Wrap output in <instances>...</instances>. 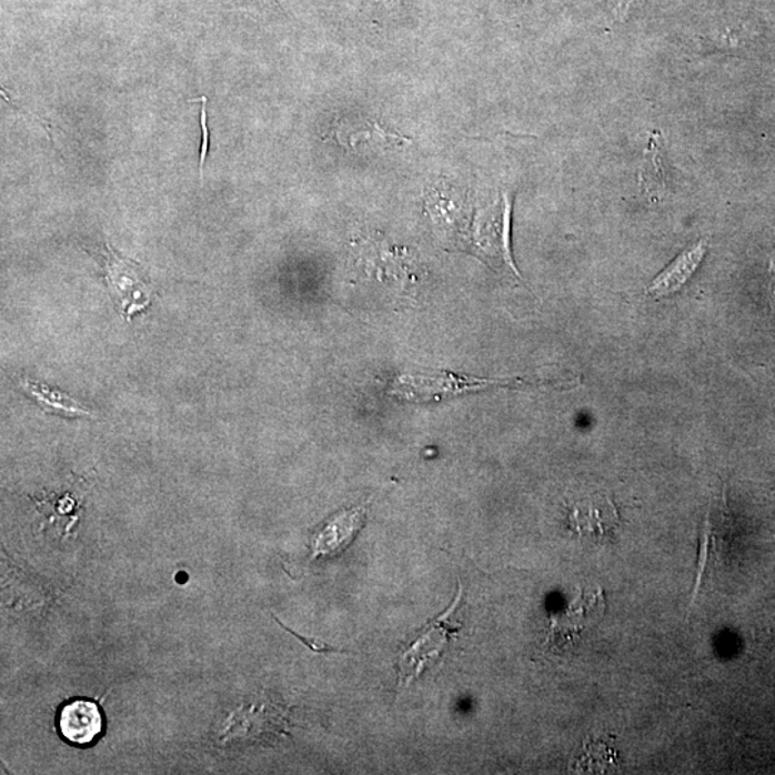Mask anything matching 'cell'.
<instances>
[{"label": "cell", "mask_w": 775, "mask_h": 775, "mask_svg": "<svg viewBox=\"0 0 775 775\" xmlns=\"http://www.w3.org/2000/svg\"><path fill=\"white\" fill-rule=\"evenodd\" d=\"M522 378H475L451 372H410L395 378L390 394L410 404H431L489 387L527 384Z\"/></svg>", "instance_id": "cell-1"}, {"label": "cell", "mask_w": 775, "mask_h": 775, "mask_svg": "<svg viewBox=\"0 0 775 775\" xmlns=\"http://www.w3.org/2000/svg\"><path fill=\"white\" fill-rule=\"evenodd\" d=\"M512 208V198L503 193L493 204L480 209L475 213L473 230H471L470 246L490 266L502 269L520 279L517 268L513 263L512 250H510Z\"/></svg>", "instance_id": "cell-2"}, {"label": "cell", "mask_w": 775, "mask_h": 775, "mask_svg": "<svg viewBox=\"0 0 775 775\" xmlns=\"http://www.w3.org/2000/svg\"><path fill=\"white\" fill-rule=\"evenodd\" d=\"M605 611L606 602L601 588L592 595L582 592L575 601L551 616L546 646L556 652L572 650L596 630Z\"/></svg>", "instance_id": "cell-3"}, {"label": "cell", "mask_w": 775, "mask_h": 775, "mask_svg": "<svg viewBox=\"0 0 775 775\" xmlns=\"http://www.w3.org/2000/svg\"><path fill=\"white\" fill-rule=\"evenodd\" d=\"M105 279L108 288L125 321L150 305L154 289L139 264L118 256L110 244L105 248Z\"/></svg>", "instance_id": "cell-4"}, {"label": "cell", "mask_w": 775, "mask_h": 775, "mask_svg": "<svg viewBox=\"0 0 775 775\" xmlns=\"http://www.w3.org/2000/svg\"><path fill=\"white\" fill-rule=\"evenodd\" d=\"M461 601V586L459 587L457 600L454 601L453 607L445 615L431 621L429 625L423 627V634L419 640L412 642L409 650L400 660V676L401 681L411 682L416 678L424 665L434 656L443 654L444 647L449 644L450 637L455 635L460 630L457 623L451 622V616L457 612Z\"/></svg>", "instance_id": "cell-5"}, {"label": "cell", "mask_w": 775, "mask_h": 775, "mask_svg": "<svg viewBox=\"0 0 775 775\" xmlns=\"http://www.w3.org/2000/svg\"><path fill=\"white\" fill-rule=\"evenodd\" d=\"M568 522L578 536L601 543L616 532L621 519L615 503L607 495L596 494L573 503Z\"/></svg>", "instance_id": "cell-6"}, {"label": "cell", "mask_w": 775, "mask_h": 775, "mask_svg": "<svg viewBox=\"0 0 775 775\" xmlns=\"http://www.w3.org/2000/svg\"><path fill=\"white\" fill-rule=\"evenodd\" d=\"M57 723L61 737L77 747L94 744L104 731L100 706L90 699L78 698L62 705Z\"/></svg>", "instance_id": "cell-7"}, {"label": "cell", "mask_w": 775, "mask_h": 775, "mask_svg": "<svg viewBox=\"0 0 775 775\" xmlns=\"http://www.w3.org/2000/svg\"><path fill=\"white\" fill-rule=\"evenodd\" d=\"M708 252V243L706 240H699L694 246L686 249L678 258L670 264L665 271H662L658 276L651 282L646 289V293L651 298L671 296L678 293L686 283L691 281L695 272L698 271L701 263Z\"/></svg>", "instance_id": "cell-8"}, {"label": "cell", "mask_w": 775, "mask_h": 775, "mask_svg": "<svg viewBox=\"0 0 775 775\" xmlns=\"http://www.w3.org/2000/svg\"><path fill=\"white\" fill-rule=\"evenodd\" d=\"M338 141L348 149L361 145H400L409 144L406 137L387 131L376 121H356L343 124L335 132Z\"/></svg>", "instance_id": "cell-9"}, {"label": "cell", "mask_w": 775, "mask_h": 775, "mask_svg": "<svg viewBox=\"0 0 775 775\" xmlns=\"http://www.w3.org/2000/svg\"><path fill=\"white\" fill-rule=\"evenodd\" d=\"M640 183L642 191L652 200L664 199L668 191V175H666L658 132H652L647 142L644 163L640 171Z\"/></svg>", "instance_id": "cell-10"}, {"label": "cell", "mask_w": 775, "mask_h": 775, "mask_svg": "<svg viewBox=\"0 0 775 775\" xmlns=\"http://www.w3.org/2000/svg\"><path fill=\"white\" fill-rule=\"evenodd\" d=\"M22 387L28 395H31L38 402L43 411L52 412V414L57 415L71 416V419L91 415L90 410L83 409L80 402L63 394L61 391L52 390V387L37 384V382L32 381L22 382Z\"/></svg>", "instance_id": "cell-11"}, {"label": "cell", "mask_w": 775, "mask_h": 775, "mask_svg": "<svg viewBox=\"0 0 775 775\" xmlns=\"http://www.w3.org/2000/svg\"><path fill=\"white\" fill-rule=\"evenodd\" d=\"M365 514L364 507L351 509L338 514L323 529L319 541L322 544H328L330 548L345 546L346 543L351 542L353 534L364 524Z\"/></svg>", "instance_id": "cell-12"}, {"label": "cell", "mask_w": 775, "mask_h": 775, "mask_svg": "<svg viewBox=\"0 0 775 775\" xmlns=\"http://www.w3.org/2000/svg\"><path fill=\"white\" fill-rule=\"evenodd\" d=\"M191 102H200V104H201L200 125H201V130H203V141H201L199 167H200V177H201V179H203V169H204L205 159H208V151H209V144H210V142H209L210 134H209V127H208V111H205V104H208V98L201 97V98H199V100H191Z\"/></svg>", "instance_id": "cell-13"}, {"label": "cell", "mask_w": 775, "mask_h": 775, "mask_svg": "<svg viewBox=\"0 0 775 775\" xmlns=\"http://www.w3.org/2000/svg\"><path fill=\"white\" fill-rule=\"evenodd\" d=\"M274 617V621L279 623L283 627L284 631H288L289 634L293 635L294 637H298L299 641L302 642L303 645L308 646L309 650L313 652H318V654H330V652H342V650H338V647H333L331 645L325 644V642H321L318 640H309V637L299 635L298 632H294L292 630H289L286 625H283L281 621L278 620L276 616L272 615Z\"/></svg>", "instance_id": "cell-14"}, {"label": "cell", "mask_w": 775, "mask_h": 775, "mask_svg": "<svg viewBox=\"0 0 775 775\" xmlns=\"http://www.w3.org/2000/svg\"><path fill=\"white\" fill-rule=\"evenodd\" d=\"M768 293L769 301H772L773 311L775 312V248L773 250L772 259H769Z\"/></svg>", "instance_id": "cell-15"}, {"label": "cell", "mask_w": 775, "mask_h": 775, "mask_svg": "<svg viewBox=\"0 0 775 775\" xmlns=\"http://www.w3.org/2000/svg\"><path fill=\"white\" fill-rule=\"evenodd\" d=\"M634 2L635 0H617L616 18L620 19V21H625Z\"/></svg>", "instance_id": "cell-16"}]
</instances>
